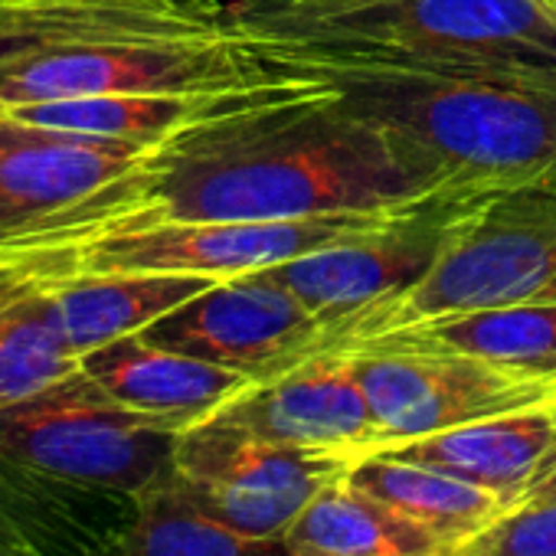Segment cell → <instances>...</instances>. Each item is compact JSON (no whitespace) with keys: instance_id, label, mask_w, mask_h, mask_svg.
Wrapping results in <instances>:
<instances>
[{"instance_id":"cell-28","label":"cell","mask_w":556,"mask_h":556,"mask_svg":"<svg viewBox=\"0 0 556 556\" xmlns=\"http://www.w3.org/2000/svg\"><path fill=\"white\" fill-rule=\"evenodd\" d=\"M540 4H546L549 11H556V0H540Z\"/></svg>"},{"instance_id":"cell-13","label":"cell","mask_w":556,"mask_h":556,"mask_svg":"<svg viewBox=\"0 0 556 556\" xmlns=\"http://www.w3.org/2000/svg\"><path fill=\"white\" fill-rule=\"evenodd\" d=\"M556 445V403L517 409L380 448L390 458L435 468L458 481L504 494L510 504L536 478Z\"/></svg>"},{"instance_id":"cell-15","label":"cell","mask_w":556,"mask_h":556,"mask_svg":"<svg viewBox=\"0 0 556 556\" xmlns=\"http://www.w3.org/2000/svg\"><path fill=\"white\" fill-rule=\"evenodd\" d=\"M216 278L174 271H109L53 282L43 292L79 361L112 341L148 331L154 321L210 289ZM21 292V289H17Z\"/></svg>"},{"instance_id":"cell-2","label":"cell","mask_w":556,"mask_h":556,"mask_svg":"<svg viewBox=\"0 0 556 556\" xmlns=\"http://www.w3.org/2000/svg\"><path fill=\"white\" fill-rule=\"evenodd\" d=\"M258 76L223 8L157 0L0 4V112L86 96H206Z\"/></svg>"},{"instance_id":"cell-24","label":"cell","mask_w":556,"mask_h":556,"mask_svg":"<svg viewBox=\"0 0 556 556\" xmlns=\"http://www.w3.org/2000/svg\"><path fill=\"white\" fill-rule=\"evenodd\" d=\"M540 501H556V445L546 455L543 468L536 471V478L523 488V494L517 497V504H540Z\"/></svg>"},{"instance_id":"cell-6","label":"cell","mask_w":556,"mask_h":556,"mask_svg":"<svg viewBox=\"0 0 556 556\" xmlns=\"http://www.w3.org/2000/svg\"><path fill=\"white\" fill-rule=\"evenodd\" d=\"M187 422L115 403L83 367L0 409V458L96 491L138 497L174 462Z\"/></svg>"},{"instance_id":"cell-8","label":"cell","mask_w":556,"mask_h":556,"mask_svg":"<svg viewBox=\"0 0 556 556\" xmlns=\"http://www.w3.org/2000/svg\"><path fill=\"white\" fill-rule=\"evenodd\" d=\"M354 462L341 452L268 442L206 416L177 435L170 478L223 527L275 540L286 536L299 514L328 484L341 481Z\"/></svg>"},{"instance_id":"cell-20","label":"cell","mask_w":556,"mask_h":556,"mask_svg":"<svg viewBox=\"0 0 556 556\" xmlns=\"http://www.w3.org/2000/svg\"><path fill=\"white\" fill-rule=\"evenodd\" d=\"M115 556H295L286 536L255 540L206 517L170 471L135 497Z\"/></svg>"},{"instance_id":"cell-19","label":"cell","mask_w":556,"mask_h":556,"mask_svg":"<svg viewBox=\"0 0 556 556\" xmlns=\"http://www.w3.org/2000/svg\"><path fill=\"white\" fill-rule=\"evenodd\" d=\"M370 341H406L439 351H458L507 367L514 374L556 380V302L501 305L429 318Z\"/></svg>"},{"instance_id":"cell-9","label":"cell","mask_w":556,"mask_h":556,"mask_svg":"<svg viewBox=\"0 0 556 556\" xmlns=\"http://www.w3.org/2000/svg\"><path fill=\"white\" fill-rule=\"evenodd\" d=\"M344 351H351L354 374L383 432L380 448L556 403V380L514 374L458 351L406 341H364Z\"/></svg>"},{"instance_id":"cell-22","label":"cell","mask_w":556,"mask_h":556,"mask_svg":"<svg viewBox=\"0 0 556 556\" xmlns=\"http://www.w3.org/2000/svg\"><path fill=\"white\" fill-rule=\"evenodd\" d=\"M79 370L43 292H0V409Z\"/></svg>"},{"instance_id":"cell-18","label":"cell","mask_w":556,"mask_h":556,"mask_svg":"<svg viewBox=\"0 0 556 556\" xmlns=\"http://www.w3.org/2000/svg\"><path fill=\"white\" fill-rule=\"evenodd\" d=\"M348 481L364 494L383 501L403 517L422 523L439 540L448 543V556L468 536L484 530L514 504L488 488L458 481L426 465H413L403 458H390L383 452H370L357 458L348 471Z\"/></svg>"},{"instance_id":"cell-3","label":"cell","mask_w":556,"mask_h":556,"mask_svg":"<svg viewBox=\"0 0 556 556\" xmlns=\"http://www.w3.org/2000/svg\"><path fill=\"white\" fill-rule=\"evenodd\" d=\"M258 73L299 76L409 138L465 184L556 174V83L242 43Z\"/></svg>"},{"instance_id":"cell-12","label":"cell","mask_w":556,"mask_h":556,"mask_svg":"<svg viewBox=\"0 0 556 556\" xmlns=\"http://www.w3.org/2000/svg\"><path fill=\"white\" fill-rule=\"evenodd\" d=\"M148 148L0 122V242L83 206L125 177Z\"/></svg>"},{"instance_id":"cell-16","label":"cell","mask_w":556,"mask_h":556,"mask_svg":"<svg viewBox=\"0 0 556 556\" xmlns=\"http://www.w3.org/2000/svg\"><path fill=\"white\" fill-rule=\"evenodd\" d=\"M112 497L0 458V533L37 556H115L125 530L96 520Z\"/></svg>"},{"instance_id":"cell-7","label":"cell","mask_w":556,"mask_h":556,"mask_svg":"<svg viewBox=\"0 0 556 556\" xmlns=\"http://www.w3.org/2000/svg\"><path fill=\"white\" fill-rule=\"evenodd\" d=\"M484 187L497 184H448L416 203L396 206L351 239L265 268V275L334 328L341 348H351L377 315L406 299L435 268Z\"/></svg>"},{"instance_id":"cell-10","label":"cell","mask_w":556,"mask_h":556,"mask_svg":"<svg viewBox=\"0 0 556 556\" xmlns=\"http://www.w3.org/2000/svg\"><path fill=\"white\" fill-rule=\"evenodd\" d=\"M141 334L249 380L275 377L341 348L334 328L265 271L219 278Z\"/></svg>"},{"instance_id":"cell-11","label":"cell","mask_w":556,"mask_h":556,"mask_svg":"<svg viewBox=\"0 0 556 556\" xmlns=\"http://www.w3.org/2000/svg\"><path fill=\"white\" fill-rule=\"evenodd\" d=\"M213 416L268 442L354 458L383 445L377 416L354 374L351 351L344 348L325 351L275 377L252 380Z\"/></svg>"},{"instance_id":"cell-23","label":"cell","mask_w":556,"mask_h":556,"mask_svg":"<svg viewBox=\"0 0 556 556\" xmlns=\"http://www.w3.org/2000/svg\"><path fill=\"white\" fill-rule=\"evenodd\" d=\"M452 556H556V501L514 504Z\"/></svg>"},{"instance_id":"cell-17","label":"cell","mask_w":556,"mask_h":556,"mask_svg":"<svg viewBox=\"0 0 556 556\" xmlns=\"http://www.w3.org/2000/svg\"><path fill=\"white\" fill-rule=\"evenodd\" d=\"M286 540L295 556H448L445 540L364 494L348 475L299 514Z\"/></svg>"},{"instance_id":"cell-1","label":"cell","mask_w":556,"mask_h":556,"mask_svg":"<svg viewBox=\"0 0 556 556\" xmlns=\"http://www.w3.org/2000/svg\"><path fill=\"white\" fill-rule=\"evenodd\" d=\"M448 184L465 180L318 83L262 73L154 141L83 206L11 239H73L164 219L367 213L416 203Z\"/></svg>"},{"instance_id":"cell-27","label":"cell","mask_w":556,"mask_h":556,"mask_svg":"<svg viewBox=\"0 0 556 556\" xmlns=\"http://www.w3.org/2000/svg\"><path fill=\"white\" fill-rule=\"evenodd\" d=\"M0 556H37V553H30L27 546H21V543H14L11 536L0 533Z\"/></svg>"},{"instance_id":"cell-21","label":"cell","mask_w":556,"mask_h":556,"mask_svg":"<svg viewBox=\"0 0 556 556\" xmlns=\"http://www.w3.org/2000/svg\"><path fill=\"white\" fill-rule=\"evenodd\" d=\"M232 92V89H226ZM226 92L206 96H86V99H60L37 102L0 112V122H17L30 128L73 131L89 138L112 141H141L154 144L170 131L190 125L206 115Z\"/></svg>"},{"instance_id":"cell-26","label":"cell","mask_w":556,"mask_h":556,"mask_svg":"<svg viewBox=\"0 0 556 556\" xmlns=\"http://www.w3.org/2000/svg\"><path fill=\"white\" fill-rule=\"evenodd\" d=\"M0 4H40V0H0ZM157 4H190V8H219L216 0H157Z\"/></svg>"},{"instance_id":"cell-5","label":"cell","mask_w":556,"mask_h":556,"mask_svg":"<svg viewBox=\"0 0 556 556\" xmlns=\"http://www.w3.org/2000/svg\"><path fill=\"white\" fill-rule=\"evenodd\" d=\"M527 302H556V174L478 190L435 268L354 344L429 318Z\"/></svg>"},{"instance_id":"cell-25","label":"cell","mask_w":556,"mask_h":556,"mask_svg":"<svg viewBox=\"0 0 556 556\" xmlns=\"http://www.w3.org/2000/svg\"><path fill=\"white\" fill-rule=\"evenodd\" d=\"M315 4H338V0H245L242 8H315Z\"/></svg>"},{"instance_id":"cell-14","label":"cell","mask_w":556,"mask_h":556,"mask_svg":"<svg viewBox=\"0 0 556 556\" xmlns=\"http://www.w3.org/2000/svg\"><path fill=\"white\" fill-rule=\"evenodd\" d=\"M79 367L115 403L151 416H170L187 426L213 416L223 403L252 383L239 370L161 348L144 334H131L89 351Z\"/></svg>"},{"instance_id":"cell-4","label":"cell","mask_w":556,"mask_h":556,"mask_svg":"<svg viewBox=\"0 0 556 556\" xmlns=\"http://www.w3.org/2000/svg\"><path fill=\"white\" fill-rule=\"evenodd\" d=\"M249 47L556 83V11L540 0H338L242 8Z\"/></svg>"}]
</instances>
